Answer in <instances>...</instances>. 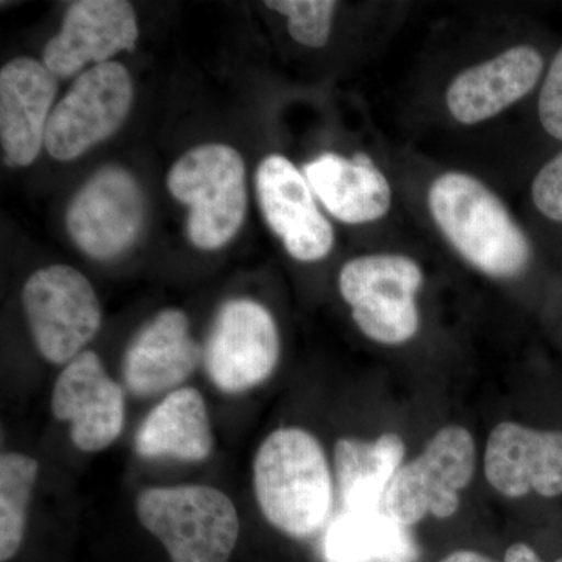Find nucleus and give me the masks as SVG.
Masks as SVG:
<instances>
[{
  "instance_id": "13",
  "label": "nucleus",
  "mask_w": 562,
  "mask_h": 562,
  "mask_svg": "<svg viewBox=\"0 0 562 562\" xmlns=\"http://www.w3.org/2000/svg\"><path fill=\"white\" fill-rule=\"evenodd\" d=\"M483 465L487 483L505 498L516 501L530 492L558 497L562 494V431L503 420L487 438Z\"/></svg>"
},
{
  "instance_id": "7",
  "label": "nucleus",
  "mask_w": 562,
  "mask_h": 562,
  "mask_svg": "<svg viewBox=\"0 0 562 562\" xmlns=\"http://www.w3.org/2000/svg\"><path fill=\"white\" fill-rule=\"evenodd\" d=\"M22 305L41 357L68 364L98 335L102 306L90 280L70 266L40 269L25 281Z\"/></svg>"
},
{
  "instance_id": "4",
  "label": "nucleus",
  "mask_w": 562,
  "mask_h": 562,
  "mask_svg": "<svg viewBox=\"0 0 562 562\" xmlns=\"http://www.w3.org/2000/svg\"><path fill=\"white\" fill-rule=\"evenodd\" d=\"M168 188L190 206L188 236L202 250H216L235 238L247 213L246 166L225 144H203L172 166Z\"/></svg>"
},
{
  "instance_id": "17",
  "label": "nucleus",
  "mask_w": 562,
  "mask_h": 562,
  "mask_svg": "<svg viewBox=\"0 0 562 562\" xmlns=\"http://www.w3.org/2000/svg\"><path fill=\"white\" fill-rule=\"evenodd\" d=\"M543 60L531 46H516L461 72L447 90V105L458 122L475 125L520 101L541 79Z\"/></svg>"
},
{
  "instance_id": "1",
  "label": "nucleus",
  "mask_w": 562,
  "mask_h": 562,
  "mask_svg": "<svg viewBox=\"0 0 562 562\" xmlns=\"http://www.w3.org/2000/svg\"><path fill=\"white\" fill-rule=\"evenodd\" d=\"M254 491L281 535L306 539L321 531L331 513L333 476L319 439L301 427L269 432L254 458Z\"/></svg>"
},
{
  "instance_id": "21",
  "label": "nucleus",
  "mask_w": 562,
  "mask_h": 562,
  "mask_svg": "<svg viewBox=\"0 0 562 562\" xmlns=\"http://www.w3.org/2000/svg\"><path fill=\"white\" fill-rule=\"evenodd\" d=\"M324 558L327 562H417L420 549L412 527L383 508L344 509L325 532Z\"/></svg>"
},
{
  "instance_id": "3",
  "label": "nucleus",
  "mask_w": 562,
  "mask_h": 562,
  "mask_svg": "<svg viewBox=\"0 0 562 562\" xmlns=\"http://www.w3.org/2000/svg\"><path fill=\"white\" fill-rule=\"evenodd\" d=\"M135 509L171 562H228L241 535L235 503L205 484L147 487Z\"/></svg>"
},
{
  "instance_id": "11",
  "label": "nucleus",
  "mask_w": 562,
  "mask_h": 562,
  "mask_svg": "<svg viewBox=\"0 0 562 562\" xmlns=\"http://www.w3.org/2000/svg\"><path fill=\"white\" fill-rule=\"evenodd\" d=\"M55 419L69 424L70 441L85 453L109 449L125 424V397L95 351H81L66 364L50 401Z\"/></svg>"
},
{
  "instance_id": "14",
  "label": "nucleus",
  "mask_w": 562,
  "mask_h": 562,
  "mask_svg": "<svg viewBox=\"0 0 562 562\" xmlns=\"http://www.w3.org/2000/svg\"><path fill=\"white\" fill-rule=\"evenodd\" d=\"M138 22L124 0H79L70 3L60 32L46 44L43 63L55 77L68 79L85 66L109 63L122 50L135 49Z\"/></svg>"
},
{
  "instance_id": "15",
  "label": "nucleus",
  "mask_w": 562,
  "mask_h": 562,
  "mask_svg": "<svg viewBox=\"0 0 562 562\" xmlns=\"http://www.w3.org/2000/svg\"><path fill=\"white\" fill-rule=\"evenodd\" d=\"M57 91V77L33 58H16L0 70V139L10 168L38 157Z\"/></svg>"
},
{
  "instance_id": "6",
  "label": "nucleus",
  "mask_w": 562,
  "mask_h": 562,
  "mask_svg": "<svg viewBox=\"0 0 562 562\" xmlns=\"http://www.w3.org/2000/svg\"><path fill=\"white\" fill-rule=\"evenodd\" d=\"M424 273L403 255H368L344 265L339 291L362 335L383 346L412 341L420 328L417 292Z\"/></svg>"
},
{
  "instance_id": "18",
  "label": "nucleus",
  "mask_w": 562,
  "mask_h": 562,
  "mask_svg": "<svg viewBox=\"0 0 562 562\" xmlns=\"http://www.w3.org/2000/svg\"><path fill=\"white\" fill-rule=\"evenodd\" d=\"M303 171L322 205L346 224L380 220L391 209L390 183L369 155L355 154L347 160L341 155L324 154Z\"/></svg>"
},
{
  "instance_id": "19",
  "label": "nucleus",
  "mask_w": 562,
  "mask_h": 562,
  "mask_svg": "<svg viewBox=\"0 0 562 562\" xmlns=\"http://www.w3.org/2000/svg\"><path fill=\"white\" fill-rule=\"evenodd\" d=\"M214 449L209 406L195 387H177L147 414L135 436V450L147 460L201 462Z\"/></svg>"
},
{
  "instance_id": "10",
  "label": "nucleus",
  "mask_w": 562,
  "mask_h": 562,
  "mask_svg": "<svg viewBox=\"0 0 562 562\" xmlns=\"http://www.w3.org/2000/svg\"><path fill=\"white\" fill-rule=\"evenodd\" d=\"M146 205L131 172L106 166L74 195L66 213L72 241L94 260L120 257L143 231Z\"/></svg>"
},
{
  "instance_id": "2",
  "label": "nucleus",
  "mask_w": 562,
  "mask_h": 562,
  "mask_svg": "<svg viewBox=\"0 0 562 562\" xmlns=\"http://www.w3.org/2000/svg\"><path fill=\"white\" fill-rule=\"evenodd\" d=\"M428 205L461 257L492 279H514L530 265L527 236L501 199L475 177L443 173L432 181Z\"/></svg>"
},
{
  "instance_id": "5",
  "label": "nucleus",
  "mask_w": 562,
  "mask_h": 562,
  "mask_svg": "<svg viewBox=\"0 0 562 562\" xmlns=\"http://www.w3.org/2000/svg\"><path fill=\"white\" fill-rule=\"evenodd\" d=\"M476 443L462 425H447L427 442L420 454L395 473L383 509L406 527L425 517L450 519L461 505V492L472 483Z\"/></svg>"
},
{
  "instance_id": "23",
  "label": "nucleus",
  "mask_w": 562,
  "mask_h": 562,
  "mask_svg": "<svg viewBox=\"0 0 562 562\" xmlns=\"http://www.w3.org/2000/svg\"><path fill=\"white\" fill-rule=\"evenodd\" d=\"M268 9L288 18V31L303 46L324 47L330 38L333 16L338 2L333 0H271Z\"/></svg>"
},
{
  "instance_id": "20",
  "label": "nucleus",
  "mask_w": 562,
  "mask_h": 562,
  "mask_svg": "<svg viewBox=\"0 0 562 562\" xmlns=\"http://www.w3.org/2000/svg\"><path fill=\"white\" fill-rule=\"evenodd\" d=\"M405 457L406 443L398 432L386 431L372 441L338 439L333 468L344 508L349 512L382 509L387 487L405 464Z\"/></svg>"
},
{
  "instance_id": "12",
  "label": "nucleus",
  "mask_w": 562,
  "mask_h": 562,
  "mask_svg": "<svg viewBox=\"0 0 562 562\" xmlns=\"http://www.w3.org/2000/svg\"><path fill=\"white\" fill-rule=\"evenodd\" d=\"M257 195L271 231L295 260H324L333 249L330 222L322 216L308 180L288 158L269 155L257 171Z\"/></svg>"
},
{
  "instance_id": "16",
  "label": "nucleus",
  "mask_w": 562,
  "mask_h": 562,
  "mask_svg": "<svg viewBox=\"0 0 562 562\" xmlns=\"http://www.w3.org/2000/svg\"><path fill=\"white\" fill-rule=\"evenodd\" d=\"M199 358L201 349L191 336L187 314L162 310L128 344L122 361L124 382L138 397L173 391L190 379Z\"/></svg>"
},
{
  "instance_id": "22",
  "label": "nucleus",
  "mask_w": 562,
  "mask_h": 562,
  "mask_svg": "<svg viewBox=\"0 0 562 562\" xmlns=\"http://www.w3.org/2000/svg\"><path fill=\"white\" fill-rule=\"evenodd\" d=\"M38 475V461L29 454L9 452L0 458V562L20 553Z\"/></svg>"
},
{
  "instance_id": "26",
  "label": "nucleus",
  "mask_w": 562,
  "mask_h": 562,
  "mask_svg": "<svg viewBox=\"0 0 562 562\" xmlns=\"http://www.w3.org/2000/svg\"><path fill=\"white\" fill-rule=\"evenodd\" d=\"M503 562H543L541 557L531 549L528 543L525 542H516L513 546H509L506 549L505 558H503ZM553 562H562L561 560H557Z\"/></svg>"
},
{
  "instance_id": "25",
  "label": "nucleus",
  "mask_w": 562,
  "mask_h": 562,
  "mask_svg": "<svg viewBox=\"0 0 562 562\" xmlns=\"http://www.w3.org/2000/svg\"><path fill=\"white\" fill-rule=\"evenodd\" d=\"M539 120L549 135L562 140V47L550 66L539 95Z\"/></svg>"
},
{
  "instance_id": "27",
  "label": "nucleus",
  "mask_w": 562,
  "mask_h": 562,
  "mask_svg": "<svg viewBox=\"0 0 562 562\" xmlns=\"http://www.w3.org/2000/svg\"><path fill=\"white\" fill-rule=\"evenodd\" d=\"M439 562H495L491 557L476 550H457Z\"/></svg>"
},
{
  "instance_id": "8",
  "label": "nucleus",
  "mask_w": 562,
  "mask_h": 562,
  "mask_svg": "<svg viewBox=\"0 0 562 562\" xmlns=\"http://www.w3.org/2000/svg\"><path fill=\"white\" fill-rule=\"evenodd\" d=\"M281 342L272 314L251 299L225 302L203 347L211 383L224 394H244L271 379Z\"/></svg>"
},
{
  "instance_id": "24",
  "label": "nucleus",
  "mask_w": 562,
  "mask_h": 562,
  "mask_svg": "<svg viewBox=\"0 0 562 562\" xmlns=\"http://www.w3.org/2000/svg\"><path fill=\"white\" fill-rule=\"evenodd\" d=\"M532 202L550 221L562 222V151L532 181Z\"/></svg>"
},
{
  "instance_id": "9",
  "label": "nucleus",
  "mask_w": 562,
  "mask_h": 562,
  "mask_svg": "<svg viewBox=\"0 0 562 562\" xmlns=\"http://www.w3.org/2000/svg\"><path fill=\"white\" fill-rule=\"evenodd\" d=\"M132 102L133 83L124 65L92 66L52 110L44 146L55 160H76L121 127Z\"/></svg>"
}]
</instances>
